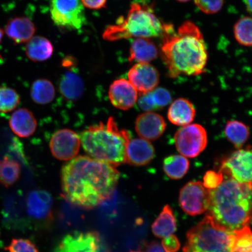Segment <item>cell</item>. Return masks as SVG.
<instances>
[{"label":"cell","instance_id":"1","mask_svg":"<svg viewBox=\"0 0 252 252\" xmlns=\"http://www.w3.org/2000/svg\"><path fill=\"white\" fill-rule=\"evenodd\" d=\"M116 167L87 156L72 159L63 166V196L71 204L92 209L112 196L120 173Z\"/></svg>","mask_w":252,"mask_h":252},{"label":"cell","instance_id":"2","mask_svg":"<svg viewBox=\"0 0 252 252\" xmlns=\"http://www.w3.org/2000/svg\"><path fill=\"white\" fill-rule=\"evenodd\" d=\"M162 37V56L170 77L203 73L208 53L203 34L196 25L186 21L176 32L171 25Z\"/></svg>","mask_w":252,"mask_h":252},{"label":"cell","instance_id":"3","mask_svg":"<svg viewBox=\"0 0 252 252\" xmlns=\"http://www.w3.org/2000/svg\"><path fill=\"white\" fill-rule=\"evenodd\" d=\"M209 214L217 224L235 232L249 226L251 219L252 184H241L231 178L223 179L210 190Z\"/></svg>","mask_w":252,"mask_h":252},{"label":"cell","instance_id":"4","mask_svg":"<svg viewBox=\"0 0 252 252\" xmlns=\"http://www.w3.org/2000/svg\"><path fill=\"white\" fill-rule=\"evenodd\" d=\"M80 141L87 154L94 159L115 167L126 163V153L130 134L121 130L114 118L106 124L90 126L80 135Z\"/></svg>","mask_w":252,"mask_h":252},{"label":"cell","instance_id":"5","mask_svg":"<svg viewBox=\"0 0 252 252\" xmlns=\"http://www.w3.org/2000/svg\"><path fill=\"white\" fill-rule=\"evenodd\" d=\"M169 24L162 23L149 6L134 2L125 18L110 25L104 31L103 39L116 41L132 37L147 38L163 36Z\"/></svg>","mask_w":252,"mask_h":252},{"label":"cell","instance_id":"6","mask_svg":"<svg viewBox=\"0 0 252 252\" xmlns=\"http://www.w3.org/2000/svg\"><path fill=\"white\" fill-rule=\"evenodd\" d=\"M235 232L227 231L214 221L209 214L187 234L184 252H231Z\"/></svg>","mask_w":252,"mask_h":252},{"label":"cell","instance_id":"7","mask_svg":"<svg viewBox=\"0 0 252 252\" xmlns=\"http://www.w3.org/2000/svg\"><path fill=\"white\" fill-rule=\"evenodd\" d=\"M50 12L53 23L66 29L80 30L86 22L81 0H52Z\"/></svg>","mask_w":252,"mask_h":252},{"label":"cell","instance_id":"8","mask_svg":"<svg viewBox=\"0 0 252 252\" xmlns=\"http://www.w3.org/2000/svg\"><path fill=\"white\" fill-rule=\"evenodd\" d=\"M174 141L176 149L183 156L195 158L206 149L207 132L202 126L189 125L176 132Z\"/></svg>","mask_w":252,"mask_h":252},{"label":"cell","instance_id":"9","mask_svg":"<svg viewBox=\"0 0 252 252\" xmlns=\"http://www.w3.org/2000/svg\"><path fill=\"white\" fill-rule=\"evenodd\" d=\"M179 200L186 213L192 216L199 215L209 209L210 190L202 182H190L182 188Z\"/></svg>","mask_w":252,"mask_h":252},{"label":"cell","instance_id":"10","mask_svg":"<svg viewBox=\"0 0 252 252\" xmlns=\"http://www.w3.org/2000/svg\"><path fill=\"white\" fill-rule=\"evenodd\" d=\"M220 172L241 184H252L251 150L235 151L222 162Z\"/></svg>","mask_w":252,"mask_h":252},{"label":"cell","instance_id":"11","mask_svg":"<svg viewBox=\"0 0 252 252\" xmlns=\"http://www.w3.org/2000/svg\"><path fill=\"white\" fill-rule=\"evenodd\" d=\"M100 239L96 232H75L65 235L54 252H99Z\"/></svg>","mask_w":252,"mask_h":252},{"label":"cell","instance_id":"12","mask_svg":"<svg viewBox=\"0 0 252 252\" xmlns=\"http://www.w3.org/2000/svg\"><path fill=\"white\" fill-rule=\"evenodd\" d=\"M80 138L70 129H61L53 134L50 141L52 155L61 160H71L80 150Z\"/></svg>","mask_w":252,"mask_h":252},{"label":"cell","instance_id":"13","mask_svg":"<svg viewBox=\"0 0 252 252\" xmlns=\"http://www.w3.org/2000/svg\"><path fill=\"white\" fill-rule=\"evenodd\" d=\"M128 78L135 90L142 94L155 89L159 83V74L150 63H138L128 71Z\"/></svg>","mask_w":252,"mask_h":252},{"label":"cell","instance_id":"14","mask_svg":"<svg viewBox=\"0 0 252 252\" xmlns=\"http://www.w3.org/2000/svg\"><path fill=\"white\" fill-rule=\"evenodd\" d=\"M164 119L158 113L147 112L138 116L135 121V129L143 139L154 141L161 136L166 128Z\"/></svg>","mask_w":252,"mask_h":252},{"label":"cell","instance_id":"15","mask_svg":"<svg viewBox=\"0 0 252 252\" xmlns=\"http://www.w3.org/2000/svg\"><path fill=\"white\" fill-rule=\"evenodd\" d=\"M109 97L115 108L126 110L133 108L136 103L138 93L129 81L122 78L115 80L110 86Z\"/></svg>","mask_w":252,"mask_h":252},{"label":"cell","instance_id":"16","mask_svg":"<svg viewBox=\"0 0 252 252\" xmlns=\"http://www.w3.org/2000/svg\"><path fill=\"white\" fill-rule=\"evenodd\" d=\"M53 199L49 192L41 190L31 191L26 200L28 216L34 220H45L52 215Z\"/></svg>","mask_w":252,"mask_h":252},{"label":"cell","instance_id":"17","mask_svg":"<svg viewBox=\"0 0 252 252\" xmlns=\"http://www.w3.org/2000/svg\"><path fill=\"white\" fill-rule=\"evenodd\" d=\"M155 156V150L149 141L143 138L130 140L126 148V162L134 166L149 163Z\"/></svg>","mask_w":252,"mask_h":252},{"label":"cell","instance_id":"18","mask_svg":"<svg viewBox=\"0 0 252 252\" xmlns=\"http://www.w3.org/2000/svg\"><path fill=\"white\" fill-rule=\"evenodd\" d=\"M35 31L36 28L32 21L24 17L11 19L5 27V33L17 44L28 42L32 38Z\"/></svg>","mask_w":252,"mask_h":252},{"label":"cell","instance_id":"19","mask_svg":"<svg viewBox=\"0 0 252 252\" xmlns=\"http://www.w3.org/2000/svg\"><path fill=\"white\" fill-rule=\"evenodd\" d=\"M9 124L12 131L18 136L23 138L31 136L37 127L35 117L26 108L19 109L12 113Z\"/></svg>","mask_w":252,"mask_h":252},{"label":"cell","instance_id":"20","mask_svg":"<svg viewBox=\"0 0 252 252\" xmlns=\"http://www.w3.org/2000/svg\"><path fill=\"white\" fill-rule=\"evenodd\" d=\"M62 75L59 84V90L62 96L69 101H75L83 95L84 85L83 80L76 71L75 67L68 68Z\"/></svg>","mask_w":252,"mask_h":252},{"label":"cell","instance_id":"21","mask_svg":"<svg viewBox=\"0 0 252 252\" xmlns=\"http://www.w3.org/2000/svg\"><path fill=\"white\" fill-rule=\"evenodd\" d=\"M196 110L189 100L179 98L173 101L170 106L168 118L172 124L185 126L190 125L195 117Z\"/></svg>","mask_w":252,"mask_h":252},{"label":"cell","instance_id":"22","mask_svg":"<svg viewBox=\"0 0 252 252\" xmlns=\"http://www.w3.org/2000/svg\"><path fill=\"white\" fill-rule=\"evenodd\" d=\"M157 56V47L149 39L137 38L132 42L129 61L149 63Z\"/></svg>","mask_w":252,"mask_h":252},{"label":"cell","instance_id":"23","mask_svg":"<svg viewBox=\"0 0 252 252\" xmlns=\"http://www.w3.org/2000/svg\"><path fill=\"white\" fill-rule=\"evenodd\" d=\"M25 52L31 61L44 62L52 56L53 47L52 43L45 37L34 36L27 42Z\"/></svg>","mask_w":252,"mask_h":252},{"label":"cell","instance_id":"24","mask_svg":"<svg viewBox=\"0 0 252 252\" xmlns=\"http://www.w3.org/2000/svg\"><path fill=\"white\" fill-rule=\"evenodd\" d=\"M176 229V219L172 210L166 205L152 225L153 234L157 237L164 238L172 235Z\"/></svg>","mask_w":252,"mask_h":252},{"label":"cell","instance_id":"25","mask_svg":"<svg viewBox=\"0 0 252 252\" xmlns=\"http://www.w3.org/2000/svg\"><path fill=\"white\" fill-rule=\"evenodd\" d=\"M21 168L17 160L5 156L0 160V184L6 188L11 187L20 177Z\"/></svg>","mask_w":252,"mask_h":252},{"label":"cell","instance_id":"26","mask_svg":"<svg viewBox=\"0 0 252 252\" xmlns=\"http://www.w3.org/2000/svg\"><path fill=\"white\" fill-rule=\"evenodd\" d=\"M31 95L34 102L39 105H46L52 102L55 98V87L49 80L39 79L33 82Z\"/></svg>","mask_w":252,"mask_h":252},{"label":"cell","instance_id":"27","mask_svg":"<svg viewBox=\"0 0 252 252\" xmlns=\"http://www.w3.org/2000/svg\"><path fill=\"white\" fill-rule=\"evenodd\" d=\"M189 161L184 156L174 155L166 158L163 160V171L169 178L180 179L187 174Z\"/></svg>","mask_w":252,"mask_h":252},{"label":"cell","instance_id":"28","mask_svg":"<svg viewBox=\"0 0 252 252\" xmlns=\"http://www.w3.org/2000/svg\"><path fill=\"white\" fill-rule=\"evenodd\" d=\"M225 134L229 141L239 149L244 146L250 137V130L243 123L230 121L225 126Z\"/></svg>","mask_w":252,"mask_h":252},{"label":"cell","instance_id":"29","mask_svg":"<svg viewBox=\"0 0 252 252\" xmlns=\"http://www.w3.org/2000/svg\"><path fill=\"white\" fill-rule=\"evenodd\" d=\"M20 102V96L17 91L7 86L0 87V112H10Z\"/></svg>","mask_w":252,"mask_h":252},{"label":"cell","instance_id":"30","mask_svg":"<svg viewBox=\"0 0 252 252\" xmlns=\"http://www.w3.org/2000/svg\"><path fill=\"white\" fill-rule=\"evenodd\" d=\"M252 18L245 17L234 25V36L237 42L245 46H252Z\"/></svg>","mask_w":252,"mask_h":252},{"label":"cell","instance_id":"31","mask_svg":"<svg viewBox=\"0 0 252 252\" xmlns=\"http://www.w3.org/2000/svg\"><path fill=\"white\" fill-rule=\"evenodd\" d=\"M235 240L231 252H252V232L250 226L235 231Z\"/></svg>","mask_w":252,"mask_h":252},{"label":"cell","instance_id":"32","mask_svg":"<svg viewBox=\"0 0 252 252\" xmlns=\"http://www.w3.org/2000/svg\"><path fill=\"white\" fill-rule=\"evenodd\" d=\"M5 250L8 252H39L35 245L26 239H13Z\"/></svg>","mask_w":252,"mask_h":252},{"label":"cell","instance_id":"33","mask_svg":"<svg viewBox=\"0 0 252 252\" xmlns=\"http://www.w3.org/2000/svg\"><path fill=\"white\" fill-rule=\"evenodd\" d=\"M224 0H194L195 4L207 14H216L222 8Z\"/></svg>","mask_w":252,"mask_h":252},{"label":"cell","instance_id":"34","mask_svg":"<svg viewBox=\"0 0 252 252\" xmlns=\"http://www.w3.org/2000/svg\"><path fill=\"white\" fill-rule=\"evenodd\" d=\"M152 94L154 102L158 109L164 108L171 102V94L165 88H157L152 91Z\"/></svg>","mask_w":252,"mask_h":252},{"label":"cell","instance_id":"35","mask_svg":"<svg viewBox=\"0 0 252 252\" xmlns=\"http://www.w3.org/2000/svg\"><path fill=\"white\" fill-rule=\"evenodd\" d=\"M223 179L224 177L221 172L209 171L207 172L204 176L203 184L206 189L212 190L218 187Z\"/></svg>","mask_w":252,"mask_h":252},{"label":"cell","instance_id":"36","mask_svg":"<svg viewBox=\"0 0 252 252\" xmlns=\"http://www.w3.org/2000/svg\"><path fill=\"white\" fill-rule=\"evenodd\" d=\"M138 105L144 111L153 112L158 110L153 98L152 91L146 94H142L138 100Z\"/></svg>","mask_w":252,"mask_h":252},{"label":"cell","instance_id":"37","mask_svg":"<svg viewBox=\"0 0 252 252\" xmlns=\"http://www.w3.org/2000/svg\"><path fill=\"white\" fill-rule=\"evenodd\" d=\"M161 245L166 252H176L181 247L178 239L173 234L163 238Z\"/></svg>","mask_w":252,"mask_h":252},{"label":"cell","instance_id":"38","mask_svg":"<svg viewBox=\"0 0 252 252\" xmlns=\"http://www.w3.org/2000/svg\"><path fill=\"white\" fill-rule=\"evenodd\" d=\"M84 7L91 9H100L105 8L108 0H81Z\"/></svg>","mask_w":252,"mask_h":252},{"label":"cell","instance_id":"39","mask_svg":"<svg viewBox=\"0 0 252 252\" xmlns=\"http://www.w3.org/2000/svg\"><path fill=\"white\" fill-rule=\"evenodd\" d=\"M147 252H166L159 242L154 241L148 246Z\"/></svg>","mask_w":252,"mask_h":252},{"label":"cell","instance_id":"40","mask_svg":"<svg viewBox=\"0 0 252 252\" xmlns=\"http://www.w3.org/2000/svg\"><path fill=\"white\" fill-rule=\"evenodd\" d=\"M246 6H247L248 11L251 13L252 11V0H245Z\"/></svg>","mask_w":252,"mask_h":252},{"label":"cell","instance_id":"41","mask_svg":"<svg viewBox=\"0 0 252 252\" xmlns=\"http://www.w3.org/2000/svg\"><path fill=\"white\" fill-rule=\"evenodd\" d=\"M3 36H4V32L0 28V43H1Z\"/></svg>","mask_w":252,"mask_h":252},{"label":"cell","instance_id":"42","mask_svg":"<svg viewBox=\"0 0 252 252\" xmlns=\"http://www.w3.org/2000/svg\"><path fill=\"white\" fill-rule=\"evenodd\" d=\"M177 1L180 2H188L189 1H190V0H177Z\"/></svg>","mask_w":252,"mask_h":252},{"label":"cell","instance_id":"43","mask_svg":"<svg viewBox=\"0 0 252 252\" xmlns=\"http://www.w3.org/2000/svg\"></svg>","mask_w":252,"mask_h":252}]
</instances>
